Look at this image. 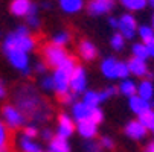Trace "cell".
Listing matches in <instances>:
<instances>
[{
    "instance_id": "obj_43",
    "label": "cell",
    "mask_w": 154,
    "mask_h": 152,
    "mask_svg": "<svg viewBox=\"0 0 154 152\" xmlns=\"http://www.w3.org/2000/svg\"><path fill=\"white\" fill-rule=\"evenodd\" d=\"M6 87H5V84H3V81L0 79V99H5L6 97Z\"/></svg>"
},
{
    "instance_id": "obj_1",
    "label": "cell",
    "mask_w": 154,
    "mask_h": 152,
    "mask_svg": "<svg viewBox=\"0 0 154 152\" xmlns=\"http://www.w3.org/2000/svg\"><path fill=\"white\" fill-rule=\"evenodd\" d=\"M15 106L26 117L34 119L35 122H45L51 114V108L41 99L38 91L32 85H21L15 90L14 94Z\"/></svg>"
},
{
    "instance_id": "obj_46",
    "label": "cell",
    "mask_w": 154,
    "mask_h": 152,
    "mask_svg": "<svg viewBox=\"0 0 154 152\" xmlns=\"http://www.w3.org/2000/svg\"><path fill=\"white\" fill-rule=\"evenodd\" d=\"M143 152H154V140L149 142V143L145 146V151H143Z\"/></svg>"
},
{
    "instance_id": "obj_45",
    "label": "cell",
    "mask_w": 154,
    "mask_h": 152,
    "mask_svg": "<svg viewBox=\"0 0 154 152\" xmlns=\"http://www.w3.org/2000/svg\"><path fill=\"white\" fill-rule=\"evenodd\" d=\"M146 46H148V50H149V56L154 58V40H151Z\"/></svg>"
},
{
    "instance_id": "obj_47",
    "label": "cell",
    "mask_w": 154,
    "mask_h": 152,
    "mask_svg": "<svg viewBox=\"0 0 154 152\" xmlns=\"http://www.w3.org/2000/svg\"><path fill=\"white\" fill-rule=\"evenodd\" d=\"M146 2H148V6H151L154 9V0H146Z\"/></svg>"
},
{
    "instance_id": "obj_21",
    "label": "cell",
    "mask_w": 154,
    "mask_h": 152,
    "mask_svg": "<svg viewBox=\"0 0 154 152\" xmlns=\"http://www.w3.org/2000/svg\"><path fill=\"white\" fill-rule=\"evenodd\" d=\"M58 3L66 14H78L84 8V0H58Z\"/></svg>"
},
{
    "instance_id": "obj_3",
    "label": "cell",
    "mask_w": 154,
    "mask_h": 152,
    "mask_svg": "<svg viewBox=\"0 0 154 152\" xmlns=\"http://www.w3.org/2000/svg\"><path fill=\"white\" fill-rule=\"evenodd\" d=\"M2 120L9 129H18L25 126L26 116L12 103H6L2 108Z\"/></svg>"
},
{
    "instance_id": "obj_33",
    "label": "cell",
    "mask_w": 154,
    "mask_h": 152,
    "mask_svg": "<svg viewBox=\"0 0 154 152\" xmlns=\"http://www.w3.org/2000/svg\"><path fill=\"white\" fill-rule=\"evenodd\" d=\"M9 142V128L3 123V120H0V149L6 148Z\"/></svg>"
},
{
    "instance_id": "obj_5",
    "label": "cell",
    "mask_w": 154,
    "mask_h": 152,
    "mask_svg": "<svg viewBox=\"0 0 154 152\" xmlns=\"http://www.w3.org/2000/svg\"><path fill=\"white\" fill-rule=\"evenodd\" d=\"M43 53V58H45V62L46 66L49 67H54V69H58L61 64L66 61V58L69 56V53L66 52L64 47H60V46H55V44H46L41 50Z\"/></svg>"
},
{
    "instance_id": "obj_35",
    "label": "cell",
    "mask_w": 154,
    "mask_h": 152,
    "mask_svg": "<svg viewBox=\"0 0 154 152\" xmlns=\"http://www.w3.org/2000/svg\"><path fill=\"white\" fill-rule=\"evenodd\" d=\"M118 87H113V85H108V87H105L104 90H101L99 91V94H101V100L102 102H105V100H108V99H112L115 94H118Z\"/></svg>"
},
{
    "instance_id": "obj_25",
    "label": "cell",
    "mask_w": 154,
    "mask_h": 152,
    "mask_svg": "<svg viewBox=\"0 0 154 152\" xmlns=\"http://www.w3.org/2000/svg\"><path fill=\"white\" fill-rule=\"evenodd\" d=\"M131 53H133V58H137L142 61H146L149 58V50L145 43H134L133 47H131Z\"/></svg>"
},
{
    "instance_id": "obj_34",
    "label": "cell",
    "mask_w": 154,
    "mask_h": 152,
    "mask_svg": "<svg viewBox=\"0 0 154 152\" xmlns=\"http://www.w3.org/2000/svg\"><path fill=\"white\" fill-rule=\"evenodd\" d=\"M40 87H41V90H45V91H55L54 78H52V76L45 75V76H43V78L40 79Z\"/></svg>"
},
{
    "instance_id": "obj_14",
    "label": "cell",
    "mask_w": 154,
    "mask_h": 152,
    "mask_svg": "<svg viewBox=\"0 0 154 152\" xmlns=\"http://www.w3.org/2000/svg\"><path fill=\"white\" fill-rule=\"evenodd\" d=\"M118 59L113 56H107L101 62V73L104 75L105 79H118Z\"/></svg>"
},
{
    "instance_id": "obj_40",
    "label": "cell",
    "mask_w": 154,
    "mask_h": 152,
    "mask_svg": "<svg viewBox=\"0 0 154 152\" xmlns=\"http://www.w3.org/2000/svg\"><path fill=\"white\" fill-rule=\"evenodd\" d=\"M85 151L87 152H98V148H99V143H95L93 140H89L85 145Z\"/></svg>"
},
{
    "instance_id": "obj_38",
    "label": "cell",
    "mask_w": 154,
    "mask_h": 152,
    "mask_svg": "<svg viewBox=\"0 0 154 152\" xmlns=\"http://www.w3.org/2000/svg\"><path fill=\"white\" fill-rule=\"evenodd\" d=\"M102 120H104V113H102V110H101L99 106H98V108H93V114H92L90 122H93L95 125H99Z\"/></svg>"
},
{
    "instance_id": "obj_30",
    "label": "cell",
    "mask_w": 154,
    "mask_h": 152,
    "mask_svg": "<svg viewBox=\"0 0 154 152\" xmlns=\"http://www.w3.org/2000/svg\"><path fill=\"white\" fill-rule=\"evenodd\" d=\"M69 41H70V34L67 31H60L52 37V44L60 46V47H64Z\"/></svg>"
},
{
    "instance_id": "obj_9",
    "label": "cell",
    "mask_w": 154,
    "mask_h": 152,
    "mask_svg": "<svg viewBox=\"0 0 154 152\" xmlns=\"http://www.w3.org/2000/svg\"><path fill=\"white\" fill-rule=\"evenodd\" d=\"M75 120L72 119V116L66 114V113H61L58 116V126H57V133L55 136L61 137V139H69L73 133H75Z\"/></svg>"
},
{
    "instance_id": "obj_4",
    "label": "cell",
    "mask_w": 154,
    "mask_h": 152,
    "mask_svg": "<svg viewBox=\"0 0 154 152\" xmlns=\"http://www.w3.org/2000/svg\"><path fill=\"white\" fill-rule=\"evenodd\" d=\"M8 62L11 66L18 70L23 76H29L31 75V61H29V53L26 52H20V50H8V52H3Z\"/></svg>"
},
{
    "instance_id": "obj_11",
    "label": "cell",
    "mask_w": 154,
    "mask_h": 152,
    "mask_svg": "<svg viewBox=\"0 0 154 152\" xmlns=\"http://www.w3.org/2000/svg\"><path fill=\"white\" fill-rule=\"evenodd\" d=\"M113 6H115L113 0H92V2H89V5H87V11H89L90 15L99 17V15L108 14L113 9Z\"/></svg>"
},
{
    "instance_id": "obj_31",
    "label": "cell",
    "mask_w": 154,
    "mask_h": 152,
    "mask_svg": "<svg viewBox=\"0 0 154 152\" xmlns=\"http://www.w3.org/2000/svg\"><path fill=\"white\" fill-rule=\"evenodd\" d=\"M125 41H127V40L118 32V34H115L112 38H110V46H112L113 50L121 52V50H124V47H125Z\"/></svg>"
},
{
    "instance_id": "obj_49",
    "label": "cell",
    "mask_w": 154,
    "mask_h": 152,
    "mask_svg": "<svg viewBox=\"0 0 154 152\" xmlns=\"http://www.w3.org/2000/svg\"><path fill=\"white\" fill-rule=\"evenodd\" d=\"M151 28L154 29V14H152V18H151Z\"/></svg>"
},
{
    "instance_id": "obj_28",
    "label": "cell",
    "mask_w": 154,
    "mask_h": 152,
    "mask_svg": "<svg viewBox=\"0 0 154 152\" xmlns=\"http://www.w3.org/2000/svg\"><path fill=\"white\" fill-rule=\"evenodd\" d=\"M137 120L148 129V131H151L152 126H154V110H152V108H149V110L143 111L142 114H139V119Z\"/></svg>"
},
{
    "instance_id": "obj_39",
    "label": "cell",
    "mask_w": 154,
    "mask_h": 152,
    "mask_svg": "<svg viewBox=\"0 0 154 152\" xmlns=\"http://www.w3.org/2000/svg\"><path fill=\"white\" fill-rule=\"evenodd\" d=\"M99 146H101V148H105V149H113V148H115V142H113L112 137L104 136V137H101V140H99Z\"/></svg>"
},
{
    "instance_id": "obj_41",
    "label": "cell",
    "mask_w": 154,
    "mask_h": 152,
    "mask_svg": "<svg viewBox=\"0 0 154 152\" xmlns=\"http://www.w3.org/2000/svg\"><path fill=\"white\" fill-rule=\"evenodd\" d=\"M46 69H48V66H46L43 61H40V62L35 64V72L40 73V75H45V73H46Z\"/></svg>"
},
{
    "instance_id": "obj_27",
    "label": "cell",
    "mask_w": 154,
    "mask_h": 152,
    "mask_svg": "<svg viewBox=\"0 0 154 152\" xmlns=\"http://www.w3.org/2000/svg\"><path fill=\"white\" fill-rule=\"evenodd\" d=\"M121 3L128 11H142L145 6H148L146 0H121Z\"/></svg>"
},
{
    "instance_id": "obj_2",
    "label": "cell",
    "mask_w": 154,
    "mask_h": 152,
    "mask_svg": "<svg viewBox=\"0 0 154 152\" xmlns=\"http://www.w3.org/2000/svg\"><path fill=\"white\" fill-rule=\"evenodd\" d=\"M35 46H37V41L31 35V29L28 26H18L15 31H12L5 37L2 43V50L3 52L20 50V52L31 53L32 50H35Z\"/></svg>"
},
{
    "instance_id": "obj_19",
    "label": "cell",
    "mask_w": 154,
    "mask_h": 152,
    "mask_svg": "<svg viewBox=\"0 0 154 152\" xmlns=\"http://www.w3.org/2000/svg\"><path fill=\"white\" fill-rule=\"evenodd\" d=\"M137 96H140L142 99L151 102L154 97V84L151 82V79H142L137 84Z\"/></svg>"
},
{
    "instance_id": "obj_18",
    "label": "cell",
    "mask_w": 154,
    "mask_h": 152,
    "mask_svg": "<svg viewBox=\"0 0 154 152\" xmlns=\"http://www.w3.org/2000/svg\"><path fill=\"white\" fill-rule=\"evenodd\" d=\"M128 106H130V110L133 111L134 114L139 116V114H142L143 111L149 110V108H151V102H148V100L142 99L140 96L134 94V96L128 97Z\"/></svg>"
},
{
    "instance_id": "obj_37",
    "label": "cell",
    "mask_w": 154,
    "mask_h": 152,
    "mask_svg": "<svg viewBox=\"0 0 154 152\" xmlns=\"http://www.w3.org/2000/svg\"><path fill=\"white\" fill-rule=\"evenodd\" d=\"M23 136H26V137H29V139H35L37 136H38V128L35 126V125H25V128H23Z\"/></svg>"
},
{
    "instance_id": "obj_6",
    "label": "cell",
    "mask_w": 154,
    "mask_h": 152,
    "mask_svg": "<svg viewBox=\"0 0 154 152\" xmlns=\"http://www.w3.org/2000/svg\"><path fill=\"white\" fill-rule=\"evenodd\" d=\"M137 28H139V25H137L134 15H131V14H122L119 17L118 31H119V34L125 40H133L137 35Z\"/></svg>"
},
{
    "instance_id": "obj_51",
    "label": "cell",
    "mask_w": 154,
    "mask_h": 152,
    "mask_svg": "<svg viewBox=\"0 0 154 152\" xmlns=\"http://www.w3.org/2000/svg\"><path fill=\"white\" fill-rule=\"evenodd\" d=\"M38 152H45V151H43V149H41V151H38Z\"/></svg>"
},
{
    "instance_id": "obj_24",
    "label": "cell",
    "mask_w": 154,
    "mask_h": 152,
    "mask_svg": "<svg viewBox=\"0 0 154 152\" xmlns=\"http://www.w3.org/2000/svg\"><path fill=\"white\" fill-rule=\"evenodd\" d=\"M82 102L87 103L89 106H92V108H98V106L102 103L101 94H99V91H96V90H85L84 94H82Z\"/></svg>"
},
{
    "instance_id": "obj_20",
    "label": "cell",
    "mask_w": 154,
    "mask_h": 152,
    "mask_svg": "<svg viewBox=\"0 0 154 152\" xmlns=\"http://www.w3.org/2000/svg\"><path fill=\"white\" fill-rule=\"evenodd\" d=\"M17 145H18L20 152H38V151H41L40 145H38L34 139H29V137H26V136H23V134L18 137Z\"/></svg>"
},
{
    "instance_id": "obj_22",
    "label": "cell",
    "mask_w": 154,
    "mask_h": 152,
    "mask_svg": "<svg viewBox=\"0 0 154 152\" xmlns=\"http://www.w3.org/2000/svg\"><path fill=\"white\" fill-rule=\"evenodd\" d=\"M48 152H70V145L67 139H61L58 136H54V139L49 142Z\"/></svg>"
},
{
    "instance_id": "obj_7",
    "label": "cell",
    "mask_w": 154,
    "mask_h": 152,
    "mask_svg": "<svg viewBox=\"0 0 154 152\" xmlns=\"http://www.w3.org/2000/svg\"><path fill=\"white\" fill-rule=\"evenodd\" d=\"M85 90H87V73L84 67L78 66L70 75V93L78 96L81 93L84 94Z\"/></svg>"
},
{
    "instance_id": "obj_26",
    "label": "cell",
    "mask_w": 154,
    "mask_h": 152,
    "mask_svg": "<svg viewBox=\"0 0 154 152\" xmlns=\"http://www.w3.org/2000/svg\"><path fill=\"white\" fill-rule=\"evenodd\" d=\"M137 35L140 38V43L148 44L151 40H154V29L148 25H142V26L137 28Z\"/></svg>"
},
{
    "instance_id": "obj_12",
    "label": "cell",
    "mask_w": 154,
    "mask_h": 152,
    "mask_svg": "<svg viewBox=\"0 0 154 152\" xmlns=\"http://www.w3.org/2000/svg\"><path fill=\"white\" fill-rule=\"evenodd\" d=\"M148 134V129L139 122V120H131L125 126V136L131 140H143Z\"/></svg>"
},
{
    "instance_id": "obj_8",
    "label": "cell",
    "mask_w": 154,
    "mask_h": 152,
    "mask_svg": "<svg viewBox=\"0 0 154 152\" xmlns=\"http://www.w3.org/2000/svg\"><path fill=\"white\" fill-rule=\"evenodd\" d=\"M54 84H55V93L60 97H64L70 93V75L63 72L61 69H55L54 75Z\"/></svg>"
},
{
    "instance_id": "obj_44",
    "label": "cell",
    "mask_w": 154,
    "mask_h": 152,
    "mask_svg": "<svg viewBox=\"0 0 154 152\" xmlns=\"http://www.w3.org/2000/svg\"><path fill=\"white\" fill-rule=\"evenodd\" d=\"M108 25L112 26V28H115V29H118V25H119V18H116V17H110V18H108Z\"/></svg>"
},
{
    "instance_id": "obj_16",
    "label": "cell",
    "mask_w": 154,
    "mask_h": 152,
    "mask_svg": "<svg viewBox=\"0 0 154 152\" xmlns=\"http://www.w3.org/2000/svg\"><path fill=\"white\" fill-rule=\"evenodd\" d=\"M128 69H130V75H133L136 78H146L148 76V64L146 61L137 59V58H131L128 62Z\"/></svg>"
},
{
    "instance_id": "obj_17",
    "label": "cell",
    "mask_w": 154,
    "mask_h": 152,
    "mask_svg": "<svg viewBox=\"0 0 154 152\" xmlns=\"http://www.w3.org/2000/svg\"><path fill=\"white\" fill-rule=\"evenodd\" d=\"M78 53L84 61H93L98 56V49L89 40H82L78 46Z\"/></svg>"
},
{
    "instance_id": "obj_48",
    "label": "cell",
    "mask_w": 154,
    "mask_h": 152,
    "mask_svg": "<svg viewBox=\"0 0 154 152\" xmlns=\"http://www.w3.org/2000/svg\"><path fill=\"white\" fill-rule=\"evenodd\" d=\"M0 152H11V151H9V148L6 146V148H2V149H0Z\"/></svg>"
},
{
    "instance_id": "obj_42",
    "label": "cell",
    "mask_w": 154,
    "mask_h": 152,
    "mask_svg": "<svg viewBox=\"0 0 154 152\" xmlns=\"http://www.w3.org/2000/svg\"><path fill=\"white\" fill-rule=\"evenodd\" d=\"M41 137L45 139V140H48V142H51V140L54 139V136H52V131H51V129H43V131H41Z\"/></svg>"
},
{
    "instance_id": "obj_36",
    "label": "cell",
    "mask_w": 154,
    "mask_h": 152,
    "mask_svg": "<svg viewBox=\"0 0 154 152\" xmlns=\"http://www.w3.org/2000/svg\"><path fill=\"white\" fill-rule=\"evenodd\" d=\"M130 76V69H128V64L124 61L118 62V79H125Z\"/></svg>"
},
{
    "instance_id": "obj_32",
    "label": "cell",
    "mask_w": 154,
    "mask_h": 152,
    "mask_svg": "<svg viewBox=\"0 0 154 152\" xmlns=\"http://www.w3.org/2000/svg\"><path fill=\"white\" fill-rule=\"evenodd\" d=\"M78 67V64H76V59L73 58V56H67V58H66V61L61 64V66L58 67V69H61L63 72H66V73H67V75H72L73 73V70Z\"/></svg>"
},
{
    "instance_id": "obj_23",
    "label": "cell",
    "mask_w": 154,
    "mask_h": 152,
    "mask_svg": "<svg viewBox=\"0 0 154 152\" xmlns=\"http://www.w3.org/2000/svg\"><path fill=\"white\" fill-rule=\"evenodd\" d=\"M118 90H119L121 94H124V96H127V97H131V96L137 94V84H136L133 79L125 78V79L121 81Z\"/></svg>"
},
{
    "instance_id": "obj_13",
    "label": "cell",
    "mask_w": 154,
    "mask_h": 152,
    "mask_svg": "<svg viewBox=\"0 0 154 152\" xmlns=\"http://www.w3.org/2000/svg\"><path fill=\"white\" fill-rule=\"evenodd\" d=\"M34 6L35 5L31 0H12L9 5V11L14 17H28Z\"/></svg>"
},
{
    "instance_id": "obj_15",
    "label": "cell",
    "mask_w": 154,
    "mask_h": 152,
    "mask_svg": "<svg viewBox=\"0 0 154 152\" xmlns=\"http://www.w3.org/2000/svg\"><path fill=\"white\" fill-rule=\"evenodd\" d=\"M76 131L81 137H84L85 140H93L98 134V125H95L90 120H84V122H78L76 123Z\"/></svg>"
},
{
    "instance_id": "obj_10",
    "label": "cell",
    "mask_w": 154,
    "mask_h": 152,
    "mask_svg": "<svg viewBox=\"0 0 154 152\" xmlns=\"http://www.w3.org/2000/svg\"><path fill=\"white\" fill-rule=\"evenodd\" d=\"M93 114V108L89 106L87 103H84L82 100H76L72 105V119L78 123V122H84V120H90Z\"/></svg>"
},
{
    "instance_id": "obj_50",
    "label": "cell",
    "mask_w": 154,
    "mask_h": 152,
    "mask_svg": "<svg viewBox=\"0 0 154 152\" xmlns=\"http://www.w3.org/2000/svg\"><path fill=\"white\" fill-rule=\"evenodd\" d=\"M151 133H152V136H154V126H152V129H151Z\"/></svg>"
},
{
    "instance_id": "obj_29",
    "label": "cell",
    "mask_w": 154,
    "mask_h": 152,
    "mask_svg": "<svg viewBox=\"0 0 154 152\" xmlns=\"http://www.w3.org/2000/svg\"><path fill=\"white\" fill-rule=\"evenodd\" d=\"M40 25H41V20H40V17H38V6L35 5L34 9L31 11V14L26 17V26H28L29 29H38Z\"/></svg>"
}]
</instances>
